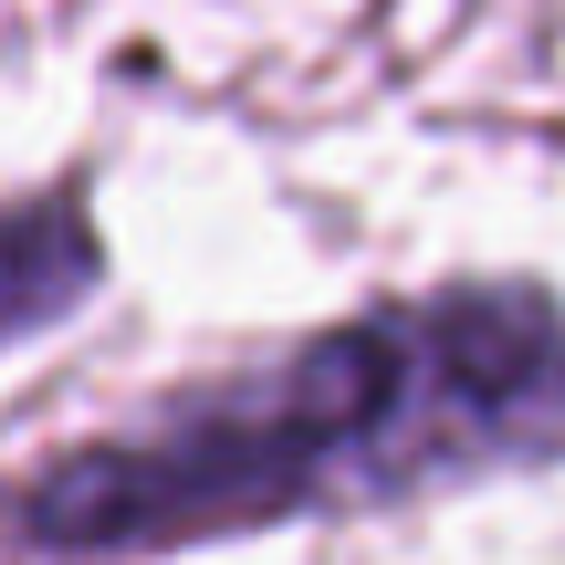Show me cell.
I'll return each instance as SVG.
<instances>
[{
	"instance_id": "cell-1",
	"label": "cell",
	"mask_w": 565,
	"mask_h": 565,
	"mask_svg": "<svg viewBox=\"0 0 565 565\" xmlns=\"http://www.w3.org/2000/svg\"><path fill=\"white\" fill-rule=\"evenodd\" d=\"M565 461V303L534 273L429 282L408 303L221 366L74 450H42L0 492L21 555L105 565L221 534L398 513L429 492Z\"/></svg>"
},
{
	"instance_id": "cell-2",
	"label": "cell",
	"mask_w": 565,
	"mask_h": 565,
	"mask_svg": "<svg viewBox=\"0 0 565 565\" xmlns=\"http://www.w3.org/2000/svg\"><path fill=\"white\" fill-rule=\"evenodd\" d=\"M95 282H105V231H95V210H84L74 179L0 210V345L63 324Z\"/></svg>"
}]
</instances>
